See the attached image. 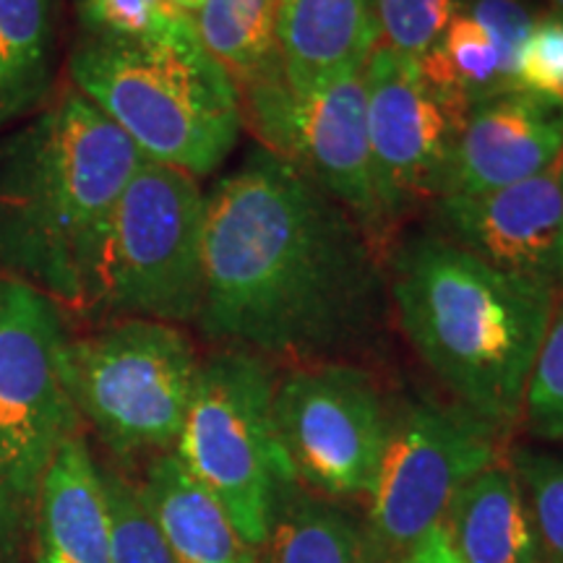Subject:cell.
I'll return each mask as SVG.
<instances>
[{"instance_id": "1", "label": "cell", "mask_w": 563, "mask_h": 563, "mask_svg": "<svg viewBox=\"0 0 563 563\" xmlns=\"http://www.w3.org/2000/svg\"><path fill=\"white\" fill-rule=\"evenodd\" d=\"M386 292L378 243L292 162L256 146L207 196V340L327 361L371 332Z\"/></svg>"}, {"instance_id": "2", "label": "cell", "mask_w": 563, "mask_h": 563, "mask_svg": "<svg viewBox=\"0 0 563 563\" xmlns=\"http://www.w3.org/2000/svg\"><path fill=\"white\" fill-rule=\"evenodd\" d=\"M144 154L66 87L0 136V274L95 311L118 201Z\"/></svg>"}, {"instance_id": "3", "label": "cell", "mask_w": 563, "mask_h": 563, "mask_svg": "<svg viewBox=\"0 0 563 563\" xmlns=\"http://www.w3.org/2000/svg\"><path fill=\"white\" fill-rule=\"evenodd\" d=\"M386 285L407 342L454 402L504 435L522 426L527 386L561 292L485 264L439 230L397 243Z\"/></svg>"}, {"instance_id": "4", "label": "cell", "mask_w": 563, "mask_h": 563, "mask_svg": "<svg viewBox=\"0 0 563 563\" xmlns=\"http://www.w3.org/2000/svg\"><path fill=\"white\" fill-rule=\"evenodd\" d=\"M66 74L144 159L196 180L230 157L245 129L241 87L201 45L194 19L146 40L81 32Z\"/></svg>"}, {"instance_id": "5", "label": "cell", "mask_w": 563, "mask_h": 563, "mask_svg": "<svg viewBox=\"0 0 563 563\" xmlns=\"http://www.w3.org/2000/svg\"><path fill=\"white\" fill-rule=\"evenodd\" d=\"M199 355L180 327L115 319L68 336L63 384L79 420L121 460L173 452L191 402Z\"/></svg>"}, {"instance_id": "6", "label": "cell", "mask_w": 563, "mask_h": 563, "mask_svg": "<svg viewBox=\"0 0 563 563\" xmlns=\"http://www.w3.org/2000/svg\"><path fill=\"white\" fill-rule=\"evenodd\" d=\"M274 371L245 350H217L199 363L173 454L262 553L274 498L292 481L274 428Z\"/></svg>"}, {"instance_id": "7", "label": "cell", "mask_w": 563, "mask_h": 563, "mask_svg": "<svg viewBox=\"0 0 563 563\" xmlns=\"http://www.w3.org/2000/svg\"><path fill=\"white\" fill-rule=\"evenodd\" d=\"M203 232L199 180L144 159L112 214L95 311L173 327L199 321Z\"/></svg>"}, {"instance_id": "8", "label": "cell", "mask_w": 563, "mask_h": 563, "mask_svg": "<svg viewBox=\"0 0 563 563\" xmlns=\"http://www.w3.org/2000/svg\"><path fill=\"white\" fill-rule=\"evenodd\" d=\"M66 340L58 302L0 274V530L32 517L47 464L79 433L63 384Z\"/></svg>"}, {"instance_id": "9", "label": "cell", "mask_w": 563, "mask_h": 563, "mask_svg": "<svg viewBox=\"0 0 563 563\" xmlns=\"http://www.w3.org/2000/svg\"><path fill=\"white\" fill-rule=\"evenodd\" d=\"M501 431L454 399H405L391 410L389 439L365 501V525L382 561H399L446 517L464 485L504 460Z\"/></svg>"}, {"instance_id": "10", "label": "cell", "mask_w": 563, "mask_h": 563, "mask_svg": "<svg viewBox=\"0 0 563 563\" xmlns=\"http://www.w3.org/2000/svg\"><path fill=\"white\" fill-rule=\"evenodd\" d=\"M274 428L292 475L334 501H368L391 410L363 368L302 363L274 384Z\"/></svg>"}, {"instance_id": "11", "label": "cell", "mask_w": 563, "mask_h": 563, "mask_svg": "<svg viewBox=\"0 0 563 563\" xmlns=\"http://www.w3.org/2000/svg\"><path fill=\"white\" fill-rule=\"evenodd\" d=\"M245 125L258 146L292 162L363 224L386 235L365 121L363 70L316 91H292L282 68L241 89ZM382 245V243H378Z\"/></svg>"}, {"instance_id": "12", "label": "cell", "mask_w": 563, "mask_h": 563, "mask_svg": "<svg viewBox=\"0 0 563 563\" xmlns=\"http://www.w3.org/2000/svg\"><path fill=\"white\" fill-rule=\"evenodd\" d=\"M365 121L386 228L443 194L464 118L431 87L420 63L378 45L363 68Z\"/></svg>"}, {"instance_id": "13", "label": "cell", "mask_w": 563, "mask_h": 563, "mask_svg": "<svg viewBox=\"0 0 563 563\" xmlns=\"http://www.w3.org/2000/svg\"><path fill=\"white\" fill-rule=\"evenodd\" d=\"M433 222L485 264L563 292V196L553 170L496 191L441 196Z\"/></svg>"}, {"instance_id": "14", "label": "cell", "mask_w": 563, "mask_h": 563, "mask_svg": "<svg viewBox=\"0 0 563 563\" xmlns=\"http://www.w3.org/2000/svg\"><path fill=\"white\" fill-rule=\"evenodd\" d=\"M563 154V102L506 89L467 112L441 196L483 194L553 170ZM439 196V199H441Z\"/></svg>"}, {"instance_id": "15", "label": "cell", "mask_w": 563, "mask_h": 563, "mask_svg": "<svg viewBox=\"0 0 563 563\" xmlns=\"http://www.w3.org/2000/svg\"><path fill=\"white\" fill-rule=\"evenodd\" d=\"M378 42L376 0H279V68L292 91L361 74Z\"/></svg>"}, {"instance_id": "16", "label": "cell", "mask_w": 563, "mask_h": 563, "mask_svg": "<svg viewBox=\"0 0 563 563\" xmlns=\"http://www.w3.org/2000/svg\"><path fill=\"white\" fill-rule=\"evenodd\" d=\"M40 563H112V519L102 467L79 433L47 464L34 506Z\"/></svg>"}, {"instance_id": "17", "label": "cell", "mask_w": 563, "mask_h": 563, "mask_svg": "<svg viewBox=\"0 0 563 563\" xmlns=\"http://www.w3.org/2000/svg\"><path fill=\"white\" fill-rule=\"evenodd\" d=\"M136 490L175 563H262L222 504L173 452L154 456Z\"/></svg>"}, {"instance_id": "18", "label": "cell", "mask_w": 563, "mask_h": 563, "mask_svg": "<svg viewBox=\"0 0 563 563\" xmlns=\"http://www.w3.org/2000/svg\"><path fill=\"white\" fill-rule=\"evenodd\" d=\"M443 527L460 563H543L522 485L506 456L456 493Z\"/></svg>"}, {"instance_id": "19", "label": "cell", "mask_w": 563, "mask_h": 563, "mask_svg": "<svg viewBox=\"0 0 563 563\" xmlns=\"http://www.w3.org/2000/svg\"><path fill=\"white\" fill-rule=\"evenodd\" d=\"M262 563H382L368 525L298 477L274 498Z\"/></svg>"}, {"instance_id": "20", "label": "cell", "mask_w": 563, "mask_h": 563, "mask_svg": "<svg viewBox=\"0 0 563 563\" xmlns=\"http://www.w3.org/2000/svg\"><path fill=\"white\" fill-rule=\"evenodd\" d=\"M55 66L53 0H0V136L53 100Z\"/></svg>"}, {"instance_id": "21", "label": "cell", "mask_w": 563, "mask_h": 563, "mask_svg": "<svg viewBox=\"0 0 563 563\" xmlns=\"http://www.w3.org/2000/svg\"><path fill=\"white\" fill-rule=\"evenodd\" d=\"M279 0H203L194 13L201 45L238 87L279 68Z\"/></svg>"}, {"instance_id": "22", "label": "cell", "mask_w": 563, "mask_h": 563, "mask_svg": "<svg viewBox=\"0 0 563 563\" xmlns=\"http://www.w3.org/2000/svg\"><path fill=\"white\" fill-rule=\"evenodd\" d=\"M418 63L431 87L462 118L488 97L517 89V79L506 68L496 42L462 11L454 13L433 51Z\"/></svg>"}, {"instance_id": "23", "label": "cell", "mask_w": 563, "mask_h": 563, "mask_svg": "<svg viewBox=\"0 0 563 563\" xmlns=\"http://www.w3.org/2000/svg\"><path fill=\"white\" fill-rule=\"evenodd\" d=\"M506 460L522 485L540 561L563 563V454L517 446Z\"/></svg>"}, {"instance_id": "24", "label": "cell", "mask_w": 563, "mask_h": 563, "mask_svg": "<svg viewBox=\"0 0 563 563\" xmlns=\"http://www.w3.org/2000/svg\"><path fill=\"white\" fill-rule=\"evenodd\" d=\"M522 428L532 439L563 449V292L553 306L527 386Z\"/></svg>"}, {"instance_id": "25", "label": "cell", "mask_w": 563, "mask_h": 563, "mask_svg": "<svg viewBox=\"0 0 563 563\" xmlns=\"http://www.w3.org/2000/svg\"><path fill=\"white\" fill-rule=\"evenodd\" d=\"M462 0H376L382 42L378 45L422 60L452 24Z\"/></svg>"}, {"instance_id": "26", "label": "cell", "mask_w": 563, "mask_h": 563, "mask_svg": "<svg viewBox=\"0 0 563 563\" xmlns=\"http://www.w3.org/2000/svg\"><path fill=\"white\" fill-rule=\"evenodd\" d=\"M102 477L112 519V563H175L141 504L136 485L110 470H102Z\"/></svg>"}, {"instance_id": "27", "label": "cell", "mask_w": 563, "mask_h": 563, "mask_svg": "<svg viewBox=\"0 0 563 563\" xmlns=\"http://www.w3.org/2000/svg\"><path fill=\"white\" fill-rule=\"evenodd\" d=\"M194 16L167 0H79L81 32L146 40L180 30Z\"/></svg>"}, {"instance_id": "28", "label": "cell", "mask_w": 563, "mask_h": 563, "mask_svg": "<svg viewBox=\"0 0 563 563\" xmlns=\"http://www.w3.org/2000/svg\"><path fill=\"white\" fill-rule=\"evenodd\" d=\"M517 87L563 102V19L540 16L519 55Z\"/></svg>"}, {"instance_id": "29", "label": "cell", "mask_w": 563, "mask_h": 563, "mask_svg": "<svg viewBox=\"0 0 563 563\" xmlns=\"http://www.w3.org/2000/svg\"><path fill=\"white\" fill-rule=\"evenodd\" d=\"M460 11L467 13L488 37L496 42L498 53L517 79L519 55L540 13L532 0H462Z\"/></svg>"}, {"instance_id": "30", "label": "cell", "mask_w": 563, "mask_h": 563, "mask_svg": "<svg viewBox=\"0 0 563 563\" xmlns=\"http://www.w3.org/2000/svg\"><path fill=\"white\" fill-rule=\"evenodd\" d=\"M397 563H460L443 522L418 540Z\"/></svg>"}, {"instance_id": "31", "label": "cell", "mask_w": 563, "mask_h": 563, "mask_svg": "<svg viewBox=\"0 0 563 563\" xmlns=\"http://www.w3.org/2000/svg\"><path fill=\"white\" fill-rule=\"evenodd\" d=\"M167 3H173L175 9H180V11H186V13H194L199 11V5L203 3V0H167Z\"/></svg>"}, {"instance_id": "32", "label": "cell", "mask_w": 563, "mask_h": 563, "mask_svg": "<svg viewBox=\"0 0 563 563\" xmlns=\"http://www.w3.org/2000/svg\"><path fill=\"white\" fill-rule=\"evenodd\" d=\"M553 173H555V180H559V188H561V196H563V154L559 157V162H555Z\"/></svg>"}, {"instance_id": "33", "label": "cell", "mask_w": 563, "mask_h": 563, "mask_svg": "<svg viewBox=\"0 0 563 563\" xmlns=\"http://www.w3.org/2000/svg\"><path fill=\"white\" fill-rule=\"evenodd\" d=\"M551 5L555 9V16L563 19V0H551Z\"/></svg>"}]
</instances>
